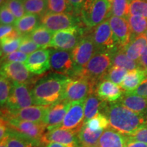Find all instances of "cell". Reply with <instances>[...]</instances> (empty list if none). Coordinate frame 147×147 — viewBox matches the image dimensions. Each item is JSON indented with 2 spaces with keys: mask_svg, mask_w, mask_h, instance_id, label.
<instances>
[{
  "mask_svg": "<svg viewBox=\"0 0 147 147\" xmlns=\"http://www.w3.org/2000/svg\"><path fill=\"white\" fill-rule=\"evenodd\" d=\"M107 117L110 127L128 136L147 125V118L125 107L119 102H104L100 112Z\"/></svg>",
  "mask_w": 147,
  "mask_h": 147,
  "instance_id": "obj_1",
  "label": "cell"
},
{
  "mask_svg": "<svg viewBox=\"0 0 147 147\" xmlns=\"http://www.w3.org/2000/svg\"><path fill=\"white\" fill-rule=\"evenodd\" d=\"M69 77L51 73L37 80L32 93L37 106H50L63 101V93Z\"/></svg>",
  "mask_w": 147,
  "mask_h": 147,
  "instance_id": "obj_2",
  "label": "cell"
},
{
  "mask_svg": "<svg viewBox=\"0 0 147 147\" xmlns=\"http://www.w3.org/2000/svg\"><path fill=\"white\" fill-rule=\"evenodd\" d=\"M111 16V2L109 0H85L79 17L89 29H93Z\"/></svg>",
  "mask_w": 147,
  "mask_h": 147,
  "instance_id": "obj_3",
  "label": "cell"
},
{
  "mask_svg": "<svg viewBox=\"0 0 147 147\" xmlns=\"http://www.w3.org/2000/svg\"><path fill=\"white\" fill-rule=\"evenodd\" d=\"M112 66L113 63L109 53L97 51L77 78L87 79L96 89L98 84L105 79Z\"/></svg>",
  "mask_w": 147,
  "mask_h": 147,
  "instance_id": "obj_4",
  "label": "cell"
},
{
  "mask_svg": "<svg viewBox=\"0 0 147 147\" xmlns=\"http://www.w3.org/2000/svg\"><path fill=\"white\" fill-rule=\"evenodd\" d=\"M97 52L94 42L90 34H86L71 51V58L78 71L77 76L85 67L92 57Z\"/></svg>",
  "mask_w": 147,
  "mask_h": 147,
  "instance_id": "obj_5",
  "label": "cell"
},
{
  "mask_svg": "<svg viewBox=\"0 0 147 147\" xmlns=\"http://www.w3.org/2000/svg\"><path fill=\"white\" fill-rule=\"evenodd\" d=\"M95 91L96 89L87 79L69 78L66 84L63 100L69 103L84 101L88 95Z\"/></svg>",
  "mask_w": 147,
  "mask_h": 147,
  "instance_id": "obj_6",
  "label": "cell"
},
{
  "mask_svg": "<svg viewBox=\"0 0 147 147\" xmlns=\"http://www.w3.org/2000/svg\"><path fill=\"white\" fill-rule=\"evenodd\" d=\"M85 34V29L79 25L55 32L51 47L59 50L71 51Z\"/></svg>",
  "mask_w": 147,
  "mask_h": 147,
  "instance_id": "obj_7",
  "label": "cell"
},
{
  "mask_svg": "<svg viewBox=\"0 0 147 147\" xmlns=\"http://www.w3.org/2000/svg\"><path fill=\"white\" fill-rule=\"evenodd\" d=\"M80 17L69 13L56 14L47 12L40 16V25L52 33L78 26Z\"/></svg>",
  "mask_w": 147,
  "mask_h": 147,
  "instance_id": "obj_8",
  "label": "cell"
},
{
  "mask_svg": "<svg viewBox=\"0 0 147 147\" xmlns=\"http://www.w3.org/2000/svg\"><path fill=\"white\" fill-rule=\"evenodd\" d=\"M35 105L29 84L12 83L8 102L3 107L9 110H16Z\"/></svg>",
  "mask_w": 147,
  "mask_h": 147,
  "instance_id": "obj_9",
  "label": "cell"
},
{
  "mask_svg": "<svg viewBox=\"0 0 147 147\" xmlns=\"http://www.w3.org/2000/svg\"><path fill=\"white\" fill-rule=\"evenodd\" d=\"M50 64L53 71L70 78L77 76V69L71 58V52L54 49L50 50Z\"/></svg>",
  "mask_w": 147,
  "mask_h": 147,
  "instance_id": "obj_10",
  "label": "cell"
},
{
  "mask_svg": "<svg viewBox=\"0 0 147 147\" xmlns=\"http://www.w3.org/2000/svg\"><path fill=\"white\" fill-rule=\"evenodd\" d=\"M90 34L97 51L109 53L118 47L108 19L93 28Z\"/></svg>",
  "mask_w": 147,
  "mask_h": 147,
  "instance_id": "obj_11",
  "label": "cell"
},
{
  "mask_svg": "<svg viewBox=\"0 0 147 147\" xmlns=\"http://www.w3.org/2000/svg\"><path fill=\"white\" fill-rule=\"evenodd\" d=\"M49 106H32L16 110H9L3 107L1 108V118L6 121L9 119L19 120L42 122L47 113Z\"/></svg>",
  "mask_w": 147,
  "mask_h": 147,
  "instance_id": "obj_12",
  "label": "cell"
},
{
  "mask_svg": "<svg viewBox=\"0 0 147 147\" xmlns=\"http://www.w3.org/2000/svg\"><path fill=\"white\" fill-rule=\"evenodd\" d=\"M1 74L12 83L29 84L34 80V74L29 70L26 65L19 62L1 64Z\"/></svg>",
  "mask_w": 147,
  "mask_h": 147,
  "instance_id": "obj_13",
  "label": "cell"
},
{
  "mask_svg": "<svg viewBox=\"0 0 147 147\" xmlns=\"http://www.w3.org/2000/svg\"><path fill=\"white\" fill-rule=\"evenodd\" d=\"M5 121L8 127L37 140L41 141L42 138L47 131V126L42 122H33L16 119H9Z\"/></svg>",
  "mask_w": 147,
  "mask_h": 147,
  "instance_id": "obj_14",
  "label": "cell"
},
{
  "mask_svg": "<svg viewBox=\"0 0 147 147\" xmlns=\"http://www.w3.org/2000/svg\"><path fill=\"white\" fill-rule=\"evenodd\" d=\"M84 102L85 100L71 103L61 128L78 134L84 125Z\"/></svg>",
  "mask_w": 147,
  "mask_h": 147,
  "instance_id": "obj_15",
  "label": "cell"
},
{
  "mask_svg": "<svg viewBox=\"0 0 147 147\" xmlns=\"http://www.w3.org/2000/svg\"><path fill=\"white\" fill-rule=\"evenodd\" d=\"M41 141L45 144L55 142L65 147H81L78 140V134L61 127L47 131L42 138Z\"/></svg>",
  "mask_w": 147,
  "mask_h": 147,
  "instance_id": "obj_16",
  "label": "cell"
},
{
  "mask_svg": "<svg viewBox=\"0 0 147 147\" xmlns=\"http://www.w3.org/2000/svg\"><path fill=\"white\" fill-rule=\"evenodd\" d=\"M71 103L61 101L49 106L42 123L45 124L47 131L59 128L61 126L65 116L68 110Z\"/></svg>",
  "mask_w": 147,
  "mask_h": 147,
  "instance_id": "obj_17",
  "label": "cell"
},
{
  "mask_svg": "<svg viewBox=\"0 0 147 147\" xmlns=\"http://www.w3.org/2000/svg\"><path fill=\"white\" fill-rule=\"evenodd\" d=\"M108 21L118 47L125 48L131 38V32L127 19L111 15Z\"/></svg>",
  "mask_w": 147,
  "mask_h": 147,
  "instance_id": "obj_18",
  "label": "cell"
},
{
  "mask_svg": "<svg viewBox=\"0 0 147 147\" xmlns=\"http://www.w3.org/2000/svg\"><path fill=\"white\" fill-rule=\"evenodd\" d=\"M25 65L34 74H43L51 67L50 50L40 49L29 55L25 62Z\"/></svg>",
  "mask_w": 147,
  "mask_h": 147,
  "instance_id": "obj_19",
  "label": "cell"
},
{
  "mask_svg": "<svg viewBox=\"0 0 147 147\" xmlns=\"http://www.w3.org/2000/svg\"><path fill=\"white\" fill-rule=\"evenodd\" d=\"M2 140L5 141L8 147H45L46 146L42 141L27 136L8 126L6 135Z\"/></svg>",
  "mask_w": 147,
  "mask_h": 147,
  "instance_id": "obj_20",
  "label": "cell"
},
{
  "mask_svg": "<svg viewBox=\"0 0 147 147\" xmlns=\"http://www.w3.org/2000/svg\"><path fill=\"white\" fill-rule=\"evenodd\" d=\"M123 89L108 80H103L98 84L95 93L101 100L106 102H118L123 94Z\"/></svg>",
  "mask_w": 147,
  "mask_h": 147,
  "instance_id": "obj_21",
  "label": "cell"
},
{
  "mask_svg": "<svg viewBox=\"0 0 147 147\" xmlns=\"http://www.w3.org/2000/svg\"><path fill=\"white\" fill-rule=\"evenodd\" d=\"M118 102L129 110L147 118V98L124 92Z\"/></svg>",
  "mask_w": 147,
  "mask_h": 147,
  "instance_id": "obj_22",
  "label": "cell"
},
{
  "mask_svg": "<svg viewBox=\"0 0 147 147\" xmlns=\"http://www.w3.org/2000/svg\"><path fill=\"white\" fill-rule=\"evenodd\" d=\"M127 141L126 135L109 127L101 136L97 147H125Z\"/></svg>",
  "mask_w": 147,
  "mask_h": 147,
  "instance_id": "obj_23",
  "label": "cell"
},
{
  "mask_svg": "<svg viewBox=\"0 0 147 147\" xmlns=\"http://www.w3.org/2000/svg\"><path fill=\"white\" fill-rule=\"evenodd\" d=\"M108 53L110 55L113 66L123 67V68L127 69L128 71L140 68L138 62L128 58L123 48L117 47Z\"/></svg>",
  "mask_w": 147,
  "mask_h": 147,
  "instance_id": "obj_24",
  "label": "cell"
},
{
  "mask_svg": "<svg viewBox=\"0 0 147 147\" xmlns=\"http://www.w3.org/2000/svg\"><path fill=\"white\" fill-rule=\"evenodd\" d=\"M147 78V71L142 69H136L129 71L120 87L125 92H131Z\"/></svg>",
  "mask_w": 147,
  "mask_h": 147,
  "instance_id": "obj_25",
  "label": "cell"
},
{
  "mask_svg": "<svg viewBox=\"0 0 147 147\" xmlns=\"http://www.w3.org/2000/svg\"><path fill=\"white\" fill-rule=\"evenodd\" d=\"M147 46V38L145 34L131 37V41L124 48L125 52L130 59L138 61L143 51Z\"/></svg>",
  "mask_w": 147,
  "mask_h": 147,
  "instance_id": "obj_26",
  "label": "cell"
},
{
  "mask_svg": "<svg viewBox=\"0 0 147 147\" xmlns=\"http://www.w3.org/2000/svg\"><path fill=\"white\" fill-rule=\"evenodd\" d=\"M40 25V16L36 14H27L16 20L14 26L21 36H27Z\"/></svg>",
  "mask_w": 147,
  "mask_h": 147,
  "instance_id": "obj_27",
  "label": "cell"
},
{
  "mask_svg": "<svg viewBox=\"0 0 147 147\" xmlns=\"http://www.w3.org/2000/svg\"><path fill=\"white\" fill-rule=\"evenodd\" d=\"M104 131H91L85 124L78 134L79 142L81 147H97L99 140Z\"/></svg>",
  "mask_w": 147,
  "mask_h": 147,
  "instance_id": "obj_28",
  "label": "cell"
},
{
  "mask_svg": "<svg viewBox=\"0 0 147 147\" xmlns=\"http://www.w3.org/2000/svg\"><path fill=\"white\" fill-rule=\"evenodd\" d=\"M104 101L97 96L96 93H91L88 95L84 102V123L100 113Z\"/></svg>",
  "mask_w": 147,
  "mask_h": 147,
  "instance_id": "obj_29",
  "label": "cell"
},
{
  "mask_svg": "<svg viewBox=\"0 0 147 147\" xmlns=\"http://www.w3.org/2000/svg\"><path fill=\"white\" fill-rule=\"evenodd\" d=\"M35 43L39 46L41 49H47L51 47L53 33L45 27L40 25L35 30L27 35Z\"/></svg>",
  "mask_w": 147,
  "mask_h": 147,
  "instance_id": "obj_30",
  "label": "cell"
},
{
  "mask_svg": "<svg viewBox=\"0 0 147 147\" xmlns=\"http://www.w3.org/2000/svg\"><path fill=\"white\" fill-rule=\"evenodd\" d=\"M25 12L40 16L48 12V0H23Z\"/></svg>",
  "mask_w": 147,
  "mask_h": 147,
  "instance_id": "obj_31",
  "label": "cell"
},
{
  "mask_svg": "<svg viewBox=\"0 0 147 147\" xmlns=\"http://www.w3.org/2000/svg\"><path fill=\"white\" fill-rule=\"evenodd\" d=\"M131 37L145 34L147 32V18L140 16L129 15L127 18Z\"/></svg>",
  "mask_w": 147,
  "mask_h": 147,
  "instance_id": "obj_32",
  "label": "cell"
},
{
  "mask_svg": "<svg viewBox=\"0 0 147 147\" xmlns=\"http://www.w3.org/2000/svg\"><path fill=\"white\" fill-rule=\"evenodd\" d=\"M129 5V0H112L111 15L127 19L130 15Z\"/></svg>",
  "mask_w": 147,
  "mask_h": 147,
  "instance_id": "obj_33",
  "label": "cell"
},
{
  "mask_svg": "<svg viewBox=\"0 0 147 147\" xmlns=\"http://www.w3.org/2000/svg\"><path fill=\"white\" fill-rule=\"evenodd\" d=\"M48 12L73 14L68 0H48Z\"/></svg>",
  "mask_w": 147,
  "mask_h": 147,
  "instance_id": "obj_34",
  "label": "cell"
},
{
  "mask_svg": "<svg viewBox=\"0 0 147 147\" xmlns=\"http://www.w3.org/2000/svg\"><path fill=\"white\" fill-rule=\"evenodd\" d=\"M84 124L93 131H97L100 130L104 131L110 127L109 121L107 117L101 113L97 114L95 117L90 119Z\"/></svg>",
  "mask_w": 147,
  "mask_h": 147,
  "instance_id": "obj_35",
  "label": "cell"
},
{
  "mask_svg": "<svg viewBox=\"0 0 147 147\" xmlns=\"http://www.w3.org/2000/svg\"><path fill=\"white\" fill-rule=\"evenodd\" d=\"M128 71L127 69L123 67L113 65L108 71L104 80H108L117 85H121Z\"/></svg>",
  "mask_w": 147,
  "mask_h": 147,
  "instance_id": "obj_36",
  "label": "cell"
},
{
  "mask_svg": "<svg viewBox=\"0 0 147 147\" xmlns=\"http://www.w3.org/2000/svg\"><path fill=\"white\" fill-rule=\"evenodd\" d=\"M12 82L6 77L1 74L0 77V104L1 108L5 106L10 96L11 89H12Z\"/></svg>",
  "mask_w": 147,
  "mask_h": 147,
  "instance_id": "obj_37",
  "label": "cell"
},
{
  "mask_svg": "<svg viewBox=\"0 0 147 147\" xmlns=\"http://www.w3.org/2000/svg\"><path fill=\"white\" fill-rule=\"evenodd\" d=\"M130 15L147 18V0H134L129 5Z\"/></svg>",
  "mask_w": 147,
  "mask_h": 147,
  "instance_id": "obj_38",
  "label": "cell"
},
{
  "mask_svg": "<svg viewBox=\"0 0 147 147\" xmlns=\"http://www.w3.org/2000/svg\"><path fill=\"white\" fill-rule=\"evenodd\" d=\"M21 38L22 37L14 40H1V57L15 52L19 49L21 43Z\"/></svg>",
  "mask_w": 147,
  "mask_h": 147,
  "instance_id": "obj_39",
  "label": "cell"
},
{
  "mask_svg": "<svg viewBox=\"0 0 147 147\" xmlns=\"http://www.w3.org/2000/svg\"><path fill=\"white\" fill-rule=\"evenodd\" d=\"M4 5L8 7L17 20L25 16V10L23 0H6Z\"/></svg>",
  "mask_w": 147,
  "mask_h": 147,
  "instance_id": "obj_40",
  "label": "cell"
},
{
  "mask_svg": "<svg viewBox=\"0 0 147 147\" xmlns=\"http://www.w3.org/2000/svg\"><path fill=\"white\" fill-rule=\"evenodd\" d=\"M15 26L10 25H1L0 27V38L1 40H14L21 38Z\"/></svg>",
  "mask_w": 147,
  "mask_h": 147,
  "instance_id": "obj_41",
  "label": "cell"
},
{
  "mask_svg": "<svg viewBox=\"0 0 147 147\" xmlns=\"http://www.w3.org/2000/svg\"><path fill=\"white\" fill-rule=\"evenodd\" d=\"M40 47L36 43L33 41L28 36H22L21 43L18 50L22 53L27 55H31L32 53L39 50Z\"/></svg>",
  "mask_w": 147,
  "mask_h": 147,
  "instance_id": "obj_42",
  "label": "cell"
},
{
  "mask_svg": "<svg viewBox=\"0 0 147 147\" xmlns=\"http://www.w3.org/2000/svg\"><path fill=\"white\" fill-rule=\"evenodd\" d=\"M28 55L25 53H22L21 51H15V52L10 53V54L5 55V56L1 57V63L5 64L8 63H12V62H26L28 58Z\"/></svg>",
  "mask_w": 147,
  "mask_h": 147,
  "instance_id": "obj_43",
  "label": "cell"
},
{
  "mask_svg": "<svg viewBox=\"0 0 147 147\" xmlns=\"http://www.w3.org/2000/svg\"><path fill=\"white\" fill-rule=\"evenodd\" d=\"M15 16L12 13V12L9 10L8 7L5 5L1 6L0 10V20H1V25H12L16 23Z\"/></svg>",
  "mask_w": 147,
  "mask_h": 147,
  "instance_id": "obj_44",
  "label": "cell"
},
{
  "mask_svg": "<svg viewBox=\"0 0 147 147\" xmlns=\"http://www.w3.org/2000/svg\"><path fill=\"white\" fill-rule=\"evenodd\" d=\"M127 137L131 140L141 142L147 144V125L138 129L134 133L127 136Z\"/></svg>",
  "mask_w": 147,
  "mask_h": 147,
  "instance_id": "obj_45",
  "label": "cell"
},
{
  "mask_svg": "<svg viewBox=\"0 0 147 147\" xmlns=\"http://www.w3.org/2000/svg\"><path fill=\"white\" fill-rule=\"evenodd\" d=\"M68 1L73 14L77 16H79L80 9L85 0H68Z\"/></svg>",
  "mask_w": 147,
  "mask_h": 147,
  "instance_id": "obj_46",
  "label": "cell"
},
{
  "mask_svg": "<svg viewBox=\"0 0 147 147\" xmlns=\"http://www.w3.org/2000/svg\"><path fill=\"white\" fill-rule=\"evenodd\" d=\"M126 93H131V94L137 95L144 98H147V78L142 82L136 89L131 92H126Z\"/></svg>",
  "mask_w": 147,
  "mask_h": 147,
  "instance_id": "obj_47",
  "label": "cell"
},
{
  "mask_svg": "<svg viewBox=\"0 0 147 147\" xmlns=\"http://www.w3.org/2000/svg\"><path fill=\"white\" fill-rule=\"evenodd\" d=\"M140 68L147 71V46L138 60Z\"/></svg>",
  "mask_w": 147,
  "mask_h": 147,
  "instance_id": "obj_48",
  "label": "cell"
},
{
  "mask_svg": "<svg viewBox=\"0 0 147 147\" xmlns=\"http://www.w3.org/2000/svg\"><path fill=\"white\" fill-rule=\"evenodd\" d=\"M8 131V125L6 122L1 118V123H0V140H2L6 135Z\"/></svg>",
  "mask_w": 147,
  "mask_h": 147,
  "instance_id": "obj_49",
  "label": "cell"
},
{
  "mask_svg": "<svg viewBox=\"0 0 147 147\" xmlns=\"http://www.w3.org/2000/svg\"><path fill=\"white\" fill-rule=\"evenodd\" d=\"M125 147H147V144L141 142H137L127 139Z\"/></svg>",
  "mask_w": 147,
  "mask_h": 147,
  "instance_id": "obj_50",
  "label": "cell"
},
{
  "mask_svg": "<svg viewBox=\"0 0 147 147\" xmlns=\"http://www.w3.org/2000/svg\"><path fill=\"white\" fill-rule=\"evenodd\" d=\"M45 147H65V146L61 144H59V143L50 142V143H47V144H46Z\"/></svg>",
  "mask_w": 147,
  "mask_h": 147,
  "instance_id": "obj_51",
  "label": "cell"
},
{
  "mask_svg": "<svg viewBox=\"0 0 147 147\" xmlns=\"http://www.w3.org/2000/svg\"><path fill=\"white\" fill-rule=\"evenodd\" d=\"M0 147H8V146H7L6 144H5V142L4 140L1 141V144H0Z\"/></svg>",
  "mask_w": 147,
  "mask_h": 147,
  "instance_id": "obj_52",
  "label": "cell"
},
{
  "mask_svg": "<svg viewBox=\"0 0 147 147\" xmlns=\"http://www.w3.org/2000/svg\"><path fill=\"white\" fill-rule=\"evenodd\" d=\"M5 1H6V0H0V4H1V6L5 4Z\"/></svg>",
  "mask_w": 147,
  "mask_h": 147,
  "instance_id": "obj_53",
  "label": "cell"
},
{
  "mask_svg": "<svg viewBox=\"0 0 147 147\" xmlns=\"http://www.w3.org/2000/svg\"><path fill=\"white\" fill-rule=\"evenodd\" d=\"M129 2H130V3H131L132 1H134V0H129Z\"/></svg>",
  "mask_w": 147,
  "mask_h": 147,
  "instance_id": "obj_54",
  "label": "cell"
},
{
  "mask_svg": "<svg viewBox=\"0 0 147 147\" xmlns=\"http://www.w3.org/2000/svg\"><path fill=\"white\" fill-rule=\"evenodd\" d=\"M145 36H146V38H147V32H146V34H145Z\"/></svg>",
  "mask_w": 147,
  "mask_h": 147,
  "instance_id": "obj_55",
  "label": "cell"
},
{
  "mask_svg": "<svg viewBox=\"0 0 147 147\" xmlns=\"http://www.w3.org/2000/svg\"><path fill=\"white\" fill-rule=\"evenodd\" d=\"M109 1H110V2H111V1H112V0H109Z\"/></svg>",
  "mask_w": 147,
  "mask_h": 147,
  "instance_id": "obj_56",
  "label": "cell"
}]
</instances>
